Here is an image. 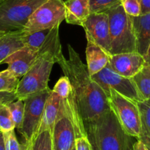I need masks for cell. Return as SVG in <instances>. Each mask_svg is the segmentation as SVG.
Segmentation results:
<instances>
[{
    "mask_svg": "<svg viewBox=\"0 0 150 150\" xmlns=\"http://www.w3.org/2000/svg\"><path fill=\"white\" fill-rule=\"evenodd\" d=\"M71 150H76V146H74V147H73V148Z\"/></svg>",
    "mask_w": 150,
    "mask_h": 150,
    "instance_id": "74e56055",
    "label": "cell"
},
{
    "mask_svg": "<svg viewBox=\"0 0 150 150\" xmlns=\"http://www.w3.org/2000/svg\"><path fill=\"white\" fill-rule=\"evenodd\" d=\"M109 20L110 54L137 51L136 40L131 17L125 12L121 4L106 11Z\"/></svg>",
    "mask_w": 150,
    "mask_h": 150,
    "instance_id": "3957f363",
    "label": "cell"
},
{
    "mask_svg": "<svg viewBox=\"0 0 150 150\" xmlns=\"http://www.w3.org/2000/svg\"><path fill=\"white\" fill-rule=\"evenodd\" d=\"M53 150H71L76 144V134L70 117L61 100V105L51 130Z\"/></svg>",
    "mask_w": 150,
    "mask_h": 150,
    "instance_id": "30bf717a",
    "label": "cell"
},
{
    "mask_svg": "<svg viewBox=\"0 0 150 150\" xmlns=\"http://www.w3.org/2000/svg\"><path fill=\"white\" fill-rule=\"evenodd\" d=\"M5 150H27L26 143L21 144L16 138L15 129L9 132H3Z\"/></svg>",
    "mask_w": 150,
    "mask_h": 150,
    "instance_id": "4316f807",
    "label": "cell"
},
{
    "mask_svg": "<svg viewBox=\"0 0 150 150\" xmlns=\"http://www.w3.org/2000/svg\"><path fill=\"white\" fill-rule=\"evenodd\" d=\"M91 13H105L120 4V0H89Z\"/></svg>",
    "mask_w": 150,
    "mask_h": 150,
    "instance_id": "f1b7e54d",
    "label": "cell"
},
{
    "mask_svg": "<svg viewBox=\"0 0 150 150\" xmlns=\"http://www.w3.org/2000/svg\"><path fill=\"white\" fill-rule=\"evenodd\" d=\"M82 27L84 29L86 35L110 53V26L106 13H91Z\"/></svg>",
    "mask_w": 150,
    "mask_h": 150,
    "instance_id": "8fae6325",
    "label": "cell"
},
{
    "mask_svg": "<svg viewBox=\"0 0 150 150\" xmlns=\"http://www.w3.org/2000/svg\"><path fill=\"white\" fill-rule=\"evenodd\" d=\"M125 12L131 17H136L142 14V7L139 0H120Z\"/></svg>",
    "mask_w": 150,
    "mask_h": 150,
    "instance_id": "f546056e",
    "label": "cell"
},
{
    "mask_svg": "<svg viewBox=\"0 0 150 150\" xmlns=\"http://www.w3.org/2000/svg\"><path fill=\"white\" fill-rule=\"evenodd\" d=\"M85 124L98 150H132L130 136L123 129L111 109Z\"/></svg>",
    "mask_w": 150,
    "mask_h": 150,
    "instance_id": "7a4b0ae2",
    "label": "cell"
},
{
    "mask_svg": "<svg viewBox=\"0 0 150 150\" xmlns=\"http://www.w3.org/2000/svg\"><path fill=\"white\" fill-rule=\"evenodd\" d=\"M110 109L119 123L130 137L139 139L142 136L140 113L136 101L108 88L106 92Z\"/></svg>",
    "mask_w": 150,
    "mask_h": 150,
    "instance_id": "8992f818",
    "label": "cell"
},
{
    "mask_svg": "<svg viewBox=\"0 0 150 150\" xmlns=\"http://www.w3.org/2000/svg\"><path fill=\"white\" fill-rule=\"evenodd\" d=\"M64 20V5L63 0H47L32 14L22 29L23 32H32L51 29L59 26Z\"/></svg>",
    "mask_w": 150,
    "mask_h": 150,
    "instance_id": "52a82bcc",
    "label": "cell"
},
{
    "mask_svg": "<svg viewBox=\"0 0 150 150\" xmlns=\"http://www.w3.org/2000/svg\"><path fill=\"white\" fill-rule=\"evenodd\" d=\"M11 113L12 118L14 121L16 128L18 131H20L21 128L22 123L23 119V113H24V102L23 100L16 99L12 102L7 104Z\"/></svg>",
    "mask_w": 150,
    "mask_h": 150,
    "instance_id": "cb8c5ba5",
    "label": "cell"
},
{
    "mask_svg": "<svg viewBox=\"0 0 150 150\" xmlns=\"http://www.w3.org/2000/svg\"><path fill=\"white\" fill-rule=\"evenodd\" d=\"M23 34L21 30L14 31L0 36V64H2V62L14 51L23 46Z\"/></svg>",
    "mask_w": 150,
    "mask_h": 150,
    "instance_id": "d6986e66",
    "label": "cell"
},
{
    "mask_svg": "<svg viewBox=\"0 0 150 150\" xmlns=\"http://www.w3.org/2000/svg\"><path fill=\"white\" fill-rule=\"evenodd\" d=\"M143 57H144V59L145 62H146V63H148L149 65H150V44L149 47H148L147 50H146V54H145Z\"/></svg>",
    "mask_w": 150,
    "mask_h": 150,
    "instance_id": "e575fe53",
    "label": "cell"
},
{
    "mask_svg": "<svg viewBox=\"0 0 150 150\" xmlns=\"http://www.w3.org/2000/svg\"><path fill=\"white\" fill-rule=\"evenodd\" d=\"M131 20L136 36L137 52L144 56L150 44V13L131 17Z\"/></svg>",
    "mask_w": 150,
    "mask_h": 150,
    "instance_id": "2e32d148",
    "label": "cell"
},
{
    "mask_svg": "<svg viewBox=\"0 0 150 150\" xmlns=\"http://www.w3.org/2000/svg\"><path fill=\"white\" fill-rule=\"evenodd\" d=\"M17 99L16 93L15 92H0V104H8Z\"/></svg>",
    "mask_w": 150,
    "mask_h": 150,
    "instance_id": "4dcf8cb0",
    "label": "cell"
},
{
    "mask_svg": "<svg viewBox=\"0 0 150 150\" xmlns=\"http://www.w3.org/2000/svg\"><path fill=\"white\" fill-rule=\"evenodd\" d=\"M139 139L143 141L145 145L146 146V147L148 148V149L150 150V138H146V137L144 136H141V138Z\"/></svg>",
    "mask_w": 150,
    "mask_h": 150,
    "instance_id": "d590c367",
    "label": "cell"
},
{
    "mask_svg": "<svg viewBox=\"0 0 150 150\" xmlns=\"http://www.w3.org/2000/svg\"><path fill=\"white\" fill-rule=\"evenodd\" d=\"M108 63L117 74L131 78L143 67L145 60L142 54L135 51L111 54Z\"/></svg>",
    "mask_w": 150,
    "mask_h": 150,
    "instance_id": "7c38bea8",
    "label": "cell"
},
{
    "mask_svg": "<svg viewBox=\"0 0 150 150\" xmlns=\"http://www.w3.org/2000/svg\"><path fill=\"white\" fill-rule=\"evenodd\" d=\"M86 132H87L88 137H89V141H90L91 147H92V150H98V147H97V145H96V144H95V140H94L92 135L88 130H86Z\"/></svg>",
    "mask_w": 150,
    "mask_h": 150,
    "instance_id": "836d02e7",
    "label": "cell"
},
{
    "mask_svg": "<svg viewBox=\"0 0 150 150\" xmlns=\"http://www.w3.org/2000/svg\"><path fill=\"white\" fill-rule=\"evenodd\" d=\"M38 55L46 54L54 59L57 63L64 56L62 51V46L59 38V26H55L50 29L46 38L40 49Z\"/></svg>",
    "mask_w": 150,
    "mask_h": 150,
    "instance_id": "ac0fdd59",
    "label": "cell"
},
{
    "mask_svg": "<svg viewBox=\"0 0 150 150\" xmlns=\"http://www.w3.org/2000/svg\"><path fill=\"white\" fill-rule=\"evenodd\" d=\"M67 49L69 58L63 56L57 63L70 80L73 98L82 119L84 123H89L110 110L108 97L89 75L87 66L76 50L70 44Z\"/></svg>",
    "mask_w": 150,
    "mask_h": 150,
    "instance_id": "6da1fadb",
    "label": "cell"
},
{
    "mask_svg": "<svg viewBox=\"0 0 150 150\" xmlns=\"http://www.w3.org/2000/svg\"><path fill=\"white\" fill-rule=\"evenodd\" d=\"M38 56V52L23 46L7 57L2 63L7 64V69L20 79L33 65Z\"/></svg>",
    "mask_w": 150,
    "mask_h": 150,
    "instance_id": "4fadbf2b",
    "label": "cell"
},
{
    "mask_svg": "<svg viewBox=\"0 0 150 150\" xmlns=\"http://www.w3.org/2000/svg\"><path fill=\"white\" fill-rule=\"evenodd\" d=\"M4 1V0H0V4H1V2H2V1Z\"/></svg>",
    "mask_w": 150,
    "mask_h": 150,
    "instance_id": "f35d334b",
    "label": "cell"
},
{
    "mask_svg": "<svg viewBox=\"0 0 150 150\" xmlns=\"http://www.w3.org/2000/svg\"><path fill=\"white\" fill-rule=\"evenodd\" d=\"M64 5V20L70 24L82 26L91 13L89 0H67Z\"/></svg>",
    "mask_w": 150,
    "mask_h": 150,
    "instance_id": "9a60e30c",
    "label": "cell"
},
{
    "mask_svg": "<svg viewBox=\"0 0 150 150\" xmlns=\"http://www.w3.org/2000/svg\"><path fill=\"white\" fill-rule=\"evenodd\" d=\"M52 91L55 92L61 99H65L68 98L72 93L71 84L68 78L66 76L60 77L54 85V88Z\"/></svg>",
    "mask_w": 150,
    "mask_h": 150,
    "instance_id": "83f0119b",
    "label": "cell"
},
{
    "mask_svg": "<svg viewBox=\"0 0 150 150\" xmlns=\"http://www.w3.org/2000/svg\"><path fill=\"white\" fill-rule=\"evenodd\" d=\"M132 150H149L144 143L140 139H137V141L133 144Z\"/></svg>",
    "mask_w": 150,
    "mask_h": 150,
    "instance_id": "d6a6232c",
    "label": "cell"
},
{
    "mask_svg": "<svg viewBox=\"0 0 150 150\" xmlns=\"http://www.w3.org/2000/svg\"><path fill=\"white\" fill-rule=\"evenodd\" d=\"M139 1L142 7V14L150 13V0H139Z\"/></svg>",
    "mask_w": 150,
    "mask_h": 150,
    "instance_id": "1f68e13d",
    "label": "cell"
},
{
    "mask_svg": "<svg viewBox=\"0 0 150 150\" xmlns=\"http://www.w3.org/2000/svg\"><path fill=\"white\" fill-rule=\"evenodd\" d=\"M27 144V150H53L51 130L38 132Z\"/></svg>",
    "mask_w": 150,
    "mask_h": 150,
    "instance_id": "44dd1931",
    "label": "cell"
},
{
    "mask_svg": "<svg viewBox=\"0 0 150 150\" xmlns=\"http://www.w3.org/2000/svg\"><path fill=\"white\" fill-rule=\"evenodd\" d=\"M51 92L52 90L48 88L23 100L24 102V113L19 132L24 138L25 143L32 141L36 134L42 119L45 102Z\"/></svg>",
    "mask_w": 150,
    "mask_h": 150,
    "instance_id": "ba28073f",
    "label": "cell"
},
{
    "mask_svg": "<svg viewBox=\"0 0 150 150\" xmlns=\"http://www.w3.org/2000/svg\"><path fill=\"white\" fill-rule=\"evenodd\" d=\"M92 78L105 92L108 88H112L121 95L133 101H143L132 77H125L117 74L111 69L109 63L100 71L92 76Z\"/></svg>",
    "mask_w": 150,
    "mask_h": 150,
    "instance_id": "9c48e42d",
    "label": "cell"
},
{
    "mask_svg": "<svg viewBox=\"0 0 150 150\" xmlns=\"http://www.w3.org/2000/svg\"><path fill=\"white\" fill-rule=\"evenodd\" d=\"M140 113L142 136L150 138V99L136 101Z\"/></svg>",
    "mask_w": 150,
    "mask_h": 150,
    "instance_id": "603a6c76",
    "label": "cell"
},
{
    "mask_svg": "<svg viewBox=\"0 0 150 150\" xmlns=\"http://www.w3.org/2000/svg\"><path fill=\"white\" fill-rule=\"evenodd\" d=\"M60 105H61V99L55 92L52 91L45 102L42 119L36 133L46 129L52 130L53 126L59 110Z\"/></svg>",
    "mask_w": 150,
    "mask_h": 150,
    "instance_id": "e0dca14e",
    "label": "cell"
},
{
    "mask_svg": "<svg viewBox=\"0 0 150 150\" xmlns=\"http://www.w3.org/2000/svg\"><path fill=\"white\" fill-rule=\"evenodd\" d=\"M2 34H4V33H1V32H0V36H1V35H2Z\"/></svg>",
    "mask_w": 150,
    "mask_h": 150,
    "instance_id": "ab89813d",
    "label": "cell"
},
{
    "mask_svg": "<svg viewBox=\"0 0 150 150\" xmlns=\"http://www.w3.org/2000/svg\"><path fill=\"white\" fill-rule=\"evenodd\" d=\"M16 125L12 118L11 113L7 104H0V131L9 132L15 129Z\"/></svg>",
    "mask_w": 150,
    "mask_h": 150,
    "instance_id": "484cf974",
    "label": "cell"
},
{
    "mask_svg": "<svg viewBox=\"0 0 150 150\" xmlns=\"http://www.w3.org/2000/svg\"><path fill=\"white\" fill-rule=\"evenodd\" d=\"M19 80L7 69L0 71V92H15Z\"/></svg>",
    "mask_w": 150,
    "mask_h": 150,
    "instance_id": "d4e9b609",
    "label": "cell"
},
{
    "mask_svg": "<svg viewBox=\"0 0 150 150\" xmlns=\"http://www.w3.org/2000/svg\"><path fill=\"white\" fill-rule=\"evenodd\" d=\"M50 29H42V30L27 32V33L23 32V38H22L23 46H26L32 51L38 52V50L43 44L48 32H50Z\"/></svg>",
    "mask_w": 150,
    "mask_h": 150,
    "instance_id": "7402d4cb",
    "label": "cell"
},
{
    "mask_svg": "<svg viewBox=\"0 0 150 150\" xmlns=\"http://www.w3.org/2000/svg\"><path fill=\"white\" fill-rule=\"evenodd\" d=\"M54 63V59L50 56L38 55L33 65L19 80L15 91L17 99L24 100L29 96L48 88L49 76Z\"/></svg>",
    "mask_w": 150,
    "mask_h": 150,
    "instance_id": "5b68a950",
    "label": "cell"
},
{
    "mask_svg": "<svg viewBox=\"0 0 150 150\" xmlns=\"http://www.w3.org/2000/svg\"><path fill=\"white\" fill-rule=\"evenodd\" d=\"M132 79L143 100L150 99V65L145 62L143 67Z\"/></svg>",
    "mask_w": 150,
    "mask_h": 150,
    "instance_id": "ffe728a7",
    "label": "cell"
},
{
    "mask_svg": "<svg viewBox=\"0 0 150 150\" xmlns=\"http://www.w3.org/2000/svg\"><path fill=\"white\" fill-rule=\"evenodd\" d=\"M87 44L86 60L88 71L91 76L100 71L109 63L110 53L95 43L90 37L86 35Z\"/></svg>",
    "mask_w": 150,
    "mask_h": 150,
    "instance_id": "5bb4252c",
    "label": "cell"
},
{
    "mask_svg": "<svg viewBox=\"0 0 150 150\" xmlns=\"http://www.w3.org/2000/svg\"><path fill=\"white\" fill-rule=\"evenodd\" d=\"M47 0H4L0 4V32L23 29L32 13Z\"/></svg>",
    "mask_w": 150,
    "mask_h": 150,
    "instance_id": "277c9868",
    "label": "cell"
},
{
    "mask_svg": "<svg viewBox=\"0 0 150 150\" xmlns=\"http://www.w3.org/2000/svg\"><path fill=\"white\" fill-rule=\"evenodd\" d=\"M0 150H5V146H4V139L3 132L0 131Z\"/></svg>",
    "mask_w": 150,
    "mask_h": 150,
    "instance_id": "8d00e7d4",
    "label": "cell"
}]
</instances>
